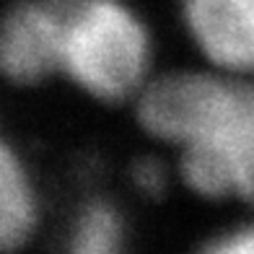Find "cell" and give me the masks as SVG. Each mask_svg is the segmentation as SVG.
<instances>
[{
  "label": "cell",
  "mask_w": 254,
  "mask_h": 254,
  "mask_svg": "<svg viewBox=\"0 0 254 254\" xmlns=\"http://www.w3.org/2000/svg\"><path fill=\"white\" fill-rule=\"evenodd\" d=\"M200 254H254V226L231 231V234L210 241Z\"/></svg>",
  "instance_id": "7"
},
{
  "label": "cell",
  "mask_w": 254,
  "mask_h": 254,
  "mask_svg": "<svg viewBox=\"0 0 254 254\" xmlns=\"http://www.w3.org/2000/svg\"><path fill=\"white\" fill-rule=\"evenodd\" d=\"M0 65L16 83L60 73L52 0H21L10 8L0 31Z\"/></svg>",
  "instance_id": "4"
},
{
  "label": "cell",
  "mask_w": 254,
  "mask_h": 254,
  "mask_svg": "<svg viewBox=\"0 0 254 254\" xmlns=\"http://www.w3.org/2000/svg\"><path fill=\"white\" fill-rule=\"evenodd\" d=\"M135 179H137V184H140V190H145V192H158L161 184H164V177H161L158 166L151 164V161H145V164L137 166Z\"/></svg>",
  "instance_id": "8"
},
{
  "label": "cell",
  "mask_w": 254,
  "mask_h": 254,
  "mask_svg": "<svg viewBox=\"0 0 254 254\" xmlns=\"http://www.w3.org/2000/svg\"><path fill=\"white\" fill-rule=\"evenodd\" d=\"M151 135L179 145L184 182L205 197L254 202V86L210 73H174L137 104Z\"/></svg>",
  "instance_id": "1"
},
{
  "label": "cell",
  "mask_w": 254,
  "mask_h": 254,
  "mask_svg": "<svg viewBox=\"0 0 254 254\" xmlns=\"http://www.w3.org/2000/svg\"><path fill=\"white\" fill-rule=\"evenodd\" d=\"M182 8L207 60L226 73H254V0H184Z\"/></svg>",
  "instance_id": "3"
},
{
  "label": "cell",
  "mask_w": 254,
  "mask_h": 254,
  "mask_svg": "<svg viewBox=\"0 0 254 254\" xmlns=\"http://www.w3.org/2000/svg\"><path fill=\"white\" fill-rule=\"evenodd\" d=\"M37 202L29 177L10 145L0 148V244L5 252L21 247L34 231Z\"/></svg>",
  "instance_id": "5"
},
{
  "label": "cell",
  "mask_w": 254,
  "mask_h": 254,
  "mask_svg": "<svg viewBox=\"0 0 254 254\" xmlns=\"http://www.w3.org/2000/svg\"><path fill=\"white\" fill-rule=\"evenodd\" d=\"M60 73L99 99L117 101L140 86L148 34L120 0H52Z\"/></svg>",
  "instance_id": "2"
},
{
  "label": "cell",
  "mask_w": 254,
  "mask_h": 254,
  "mask_svg": "<svg viewBox=\"0 0 254 254\" xmlns=\"http://www.w3.org/2000/svg\"><path fill=\"white\" fill-rule=\"evenodd\" d=\"M70 254H122V226L109 205H91L73 228Z\"/></svg>",
  "instance_id": "6"
}]
</instances>
